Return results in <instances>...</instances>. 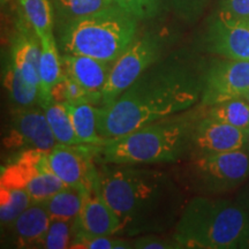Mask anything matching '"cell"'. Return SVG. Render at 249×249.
I'll use <instances>...</instances> for the list:
<instances>
[{"instance_id":"1","label":"cell","mask_w":249,"mask_h":249,"mask_svg":"<svg viewBox=\"0 0 249 249\" xmlns=\"http://www.w3.org/2000/svg\"><path fill=\"white\" fill-rule=\"evenodd\" d=\"M205 66L189 51L161 57L112 104L99 107V135L110 141L200 104Z\"/></svg>"},{"instance_id":"2","label":"cell","mask_w":249,"mask_h":249,"mask_svg":"<svg viewBox=\"0 0 249 249\" xmlns=\"http://www.w3.org/2000/svg\"><path fill=\"white\" fill-rule=\"evenodd\" d=\"M99 188L118 214L121 234H161L173 229L187 203L174 173L140 165L107 164L99 170Z\"/></svg>"},{"instance_id":"3","label":"cell","mask_w":249,"mask_h":249,"mask_svg":"<svg viewBox=\"0 0 249 249\" xmlns=\"http://www.w3.org/2000/svg\"><path fill=\"white\" fill-rule=\"evenodd\" d=\"M205 107L197 104L189 110L156 120L99 149L104 164L157 165L178 164L191 157L196 124L205 116Z\"/></svg>"},{"instance_id":"4","label":"cell","mask_w":249,"mask_h":249,"mask_svg":"<svg viewBox=\"0 0 249 249\" xmlns=\"http://www.w3.org/2000/svg\"><path fill=\"white\" fill-rule=\"evenodd\" d=\"M249 211L236 201L196 195L187 201L172 238L182 249H241Z\"/></svg>"},{"instance_id":"5","label":"cell","mask_w":249,"mask_h":249,"mask_svg":"<svg viewBox=\"0 0 249 249\" xmlns=\"http://www.w3.org/2000/svg\"><path fill=\"white\" fill-rule=\"evenodd\" d=\"M138 21L114 2L59 27L61 50L114 62L136 37Z\"/></svg>"},{"instance_id":"6","label":"cell","mask_w":249,"mask_h":249,"mask_svg":"<svg viewBox=\"0 0 249 249\" xmlns=\"http://www.w3.org/2000/svg\"><path fill=\"white\" fill-rule=\"evenodd\" d=\"M173 173L188 192L207 196L225 194L249 179V152L242 148L188 158Z\"/></svg>"},{"instance_id":"7","label":"cell","mask_w":249,"mask_h":249,"mask_svg":"<svg viewBox=\"0 0 249 249\" xmlns=\"http://www.w3.org/2000/svg\"><path fill=\"white\" fill-rule=\"evenodd\" d=\"M161 40L152 34L135 37L123 54L114 61L107 85L103 89L101 107L113 103L128 89L145 70L163 57Z\"/></svg>"},{"instance_id":"8","label":"cell","mask_w":249,"mask_h":249,"mask_svg":"<svg viewBox=\"0 0 249 249\" xmlns=\"http://www.w3.org/2000/svg\"><path fill=\"white\" fill-rule=\"evenodd\" d=\"M201 48L208 53L234 60H249V18L218 8L201 36Z\"/></svg>"},{"instance_id":"9","label":"cell","mask_w":249,"mask_h":249,"mask_svg":"<svg viewBox=\"0 0 249 249\" xmlns=\"http://www.w3.org/2000/svg\"><path fill=\"white\" fill-rule=\"evenodd\" d=\"M249 90V60L213 59L204 71L200 104L205 107L244 96Z\"/></svg>"},{"instance_id":"10","label":"cell","mask_w":249,"mask_h":249,"mask_svg":"<svg viewBox=\"0 0 249 249\" xmlns=\"http://www.w3.org/2000/svg\"><path fill=\"white\" fill-rule=\"evenodd\" d=\"M2 143L8 150L36 149L46 152L58 144L40 105L15 108Z\"/></svg>"},{"instance_id":"11","label":"cell","mask_w":249,"mask_h":249,"mask_svg":"<svg viewBox=\"0 0 249 249\" xmlns=\"http://www.w3.org/2000/svg\"><path fill=\"white\" fill-rule=\"evenodd\" d=\"M98 145L57 144L48 154L51 170L66 186L88 191L99 179V170L93 165V155Z\"/></svg>"},{"instance_id":"12","label":"cell","mask_w":249,"mask_h":249,"mask_svg":"<svg viewBox=\"0 0 249 249\" xmlns=\"http://www.w3.org/2000/svg\"><path fill=\"white\" fill-rule=\"evenodd\" d=\"M120 234V218L102 196L98 179L86 193L83 205L74 222V239Z\"/></svg>"},{"instance_id":"13","label":"cell","mask_w":249,"mask_h":249,"mask_svg":"<svg viewBox=\"0 0 249 249\" xmlns=\"http://www.w3.org/2000/svg\"><path fill=\"white\" fill-rule=\"evenodd\" d=\"M245 140L244 130L213 119L205 113L196 124L189 158L239 150L244 148Z\"/></svg>"},{"instance_id":"14","label":"cell","mask_w":249,"mask_h":249,"mask_svg":"<svg viewBox=\"0 0 249 249\" xmlns=\"http://www.w3.org/2000/svg\"><path fill=\"white\" fill-rule=\"evenodd\" d=\"M62 71L68 77L90 92L102 93L114 62H108L82 54L61 55Z\"/></svg>"},{"instance_id":"15","label":"cell","mask_w":249,"mask_h":249,"mask_svg":"<svg viewBox=\"0 0 249 249\" xmlns=\"http://www.w3.org/2000/svg\"><path fill=\"white\" fill-rule=\"evenodd\" d=\"M51 217L42 203H33L6 231L15 248H39L48 232Z\"/></svg>"},{"instance_id":"16","label":"cell","mask_w":249,"mask_h":249,"mask_svg":"<svg viewBox=\"0 0 249 249\" xmlns=\"http://www.w3.org/2000/svg\"><path fill=\"white\" fill-rule=\"evenodd\" d=\"M40 42L35 33L21 31L12 46L11 61L17 66L28 83L40 89L39 79Z\"/></svg>"},{"instance_id":"17","label":"cell","mask_w":249,"mask_h":249,"mask_svg":"<svg viewBox=\"0 0 249 249\" xmlns=\"http://www.w3.org/2000/svg\"><path fill=\"white\" fill-rule=\"evenodd\" d=\"M40 42L39 59V105L51 101V89L64 75L61 57L59 55L57 39L53 33L38 37Z\"/></svg>"},{"instance_id":"18","label":"cell","mask_w":249,"mask_h":249,"mask_svg":"<svg viewBox=\"0 0 249 249\" xmlns=\"http://www.w3.org/2000/svg\"><path fill=\"white\" fill-rule=\"evenodd\" d=\"M82 144L103 147L108 142L98 133L99 107L91 103H64Z\"/></svg>"},{"instance_id":"19","label":"cell","mask_w":249,"mask_h":249,"mask_svg":"<svg viewBox=\"0 0 249 249\" xmlns=\"http://www.w3.org/2000/svg\"><path fill=\"white\" fill-rule=\"evenodd\" d=\"M86 191L73 186H65L61 191L43 202L51 219L75 222L85 201Z\"/></svg>"},{"instance_id":"20","label":"cell","mask_w":249,"mask_h":249,"mask_svg":"<svg viewBox=\"0 0 249 249\" xmlns=\"http://www.w3.org/2000/svg\"><path fill=\"white\" fill-rule=\"evenodd\" d=\"M24 24L38 37L53 33L54 12L51 0H18Z\"/></svg>"},{"instance_id":"21","label":"cell","mask_w":249,"mask_h":249,"mask_svg":"<svg viewBox=\"0 0 249 249\" xmlns=\"http://www.w3.org/2000/svg\"><path fill=\"white\" fill-rule=\"evenodd\" d=\"M45 112L46 119L50 124L52 133H53L55 141L58 144L67 145H81L82 142L77 138L75 129L71 124V117L68 114L67 108L62 103L54 101L44 102L40 104Z\"/></svg>"},{"instance_id":"22","label":"cell","mask_w":249,"mask_h":249,"mask_svg":"<svg viewBox=\"0 0 249 249\" xmlns=\"http://www.w3.org/2000/svg\"><path fill=\"white\" fill-rule=\"evenodd\" d=\"M58 27L87 17L116 2V0H51Z\"/></svg>"},{"instance_id":"23","label":"cell","mask_w":249,"mask_h":249,"mask_svg":"<svg viewBox=\"0 0 249 249\" xmlns=\"http://www.w3.org/2000/svg\"><path fill=\"white\" fill-rule=\"evenodd\" d=\"M207 108V116L213 119L223 121L244 132L249 129V102L244 96L227 99Z\"/></svg>"},{"instance_id":"24","label":"cell","mask_w":249,"mask_h":249,"mask_svg":"<svg viewBox=\"0 0 249 249\" xmlns=\"http://www.w3.org/2000/svg\"><path fill=\"white\" fill-rule=\"evenodd\" d=\"M4 79V85L9 93V97L17 107L39 105V89L29 85L12 61L9 62Z\"/></svg>"},{"instance_id":"25","label":"cell","mask_w":249,"mask_h":249,"mask_svg":"<svg viewBox=\"0 0 249 249\" xmlns=\"http://www.w3.org/2000/svg\"><path fill=\"white\" fill-rule=\"evenodd\" d=\"M31 204L33 200L26 189L0 187V223L2 231H6Z\"/></svg>"},{"instance_id":"26","label":"cell","mask_w":249,"mask_h":249,"mask_svg":"<svg viewBox=\"0 0 249 249\" xmlns=\"http://www.w3.org/2000/svg\"><path fill=\"white\" fill-rule=\"evenodd\" d=\"M51 99L58 103H91L95 105H102V93L90 92L82 86L68 77L66 74L55 83L51 89Z\"/></svg>"},{"instance_id":"27","label":"cell","mask_w":249,"mask_h":249,"mask_svg":"<svg viewBox=\"0 0 249 249\" xmlns=\"http://www.w3.org/2000/svg\"><path fill=\"white\" fill-rule=\"evenodd\" d=\"M74 239V222L51 219L49 230L39 248L66 249L71 248Z\"/></svg>"},{"instance_id":"28","label":"cell","mask_w":249,"mask_h":249,"mask_svg":"<svg viewBox=\"0 0 249 249\" xmlns=\"http://www.w3.org/2000/svg\"><path fill=\"white\" fill-rule=\"evenodd\" d=\"M71 248L80 249H130L133 240L120 238L119 235H101L91 238L74 239Z\"/></svg>"},{"instance_id":"29","label":"cell","mask_w":249,"mask_h":249,"mask_svg":"<svg viewBox=\"0 0 249 249\" xmlns=\"http://www.w3.org/2000/svg\"><path fill=\"white\" fill-rule=\"evenodd\" d=\"M177 17L193 24L197 22L209 5L210 0H169Z\"/></svg>"},{"instance_id":"30","label":"cell","mask_w":249,"mask_h":249,"mask_svg":"<svg viewBox=\"0 0 249 249\" xmlns=\"http://www.w3.org/2000/svg\"><path fill=\"white\" fill-rule=\"evenodd\" d=\"M164 0H116V4L138 20L156 17Z\"/></svg>"},{"instance_id":"31","label":"cell","mask_w":249,"mask_h":249,"mask_svg":"<svg viewBox=\"0 0 249 249\" xmlns=\"http://www.w3.org/2000/svg\"><path fill=\"white\" fill-rule=\"evenodd\" d=\"M135 249H182V246L171 236L164 238L161 234H144L135 236L133 240Z\"/></svg>"},{"instance_id":"32","label":"cell","mask_w":249,"mask_h":249,"mask_svg":"<svg viewBox=\"0 0 249 249\" xmlns=\"http://www.w3.org/2000/svg\"><path fill=\"white\" fill-rule=\"evenodd\" d=\"M218 6L223 11L238 17L249 18V0H217Z\"/></svg>"},{"instance_id":"33","label":"cell","mask_w":249,"mask_h":249,"mask_svg":"<svg viewBox=\"0 0 249 249\" xmlns=\"http://www.w3.org/2000/svg\"><path fill=\"white\" fill-rule=\"evenodd\" d=\"M235 201L249 211V182L240 189V192L236 195Z\"/></svg>"},{"instance_id":"34","label":"cell","mask_w":249,"mask_h":249,"mask_svg":"<svg viewBox=\"0 0 249 249\" xmlns=\"http://www.w3.org/2000/svg\"><path fill=\"white\" fill-rule=\"evenodd\" d=\"M241 249H249V224L247 227V231L245 233V238H244V241H242Z\"/></svg>"},{"instance_id":"35","label":"cell","mask_w":249,"mask_h":249,"mask_svg":"<svg viewBox=\"0 0 249 249\" xmlns=\"http://www.w3.org/2000/svg\"><path fill=\"white\" fill-rule=\"evenodd\" d=\"M244 149H246V150L249 152V129L246 132V140H245Z\"/></svg>"},{"instance_id":"36","label":"cell","mask_w":249,"mask_h":249,"mask_svg":"<svg viewBox=\"0 0 249 249\" xmlns=\"http://www.w3.org/2000/svg\"><path fill=\"white\" fill-rule=\"evenodd\" d=\"M244 97H245L246 99H247V101L249 102V90H248V91H247V92H246V93H245V95H244Z\"/></svg>"},{"instance_id":"37","label":"cell","mask_w":249,"mask_h":249,"mask_svg":"<svg viewBox=\"0 0 249 249\" xmlns=\"http://www.w3.org/2000/svg\"><path fill=\"white\" fill-rule=\"evenodd\" d=\"M7 1H8V0H1V5H5Z\"/></svg>"}]
</instances>
